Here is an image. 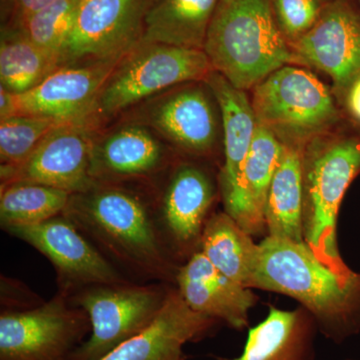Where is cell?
I'll return each mask as SVG.
<instances>
[{"label":"cell","mask_w":360,"mask_h":360,"mask_svg":"<svg viewBox=\"0 0 360 360\" xmlns=\"http://www.w3.org/2000/svg\"><path fill=\"white\" fill-rule=\"evenodd\" d=\"M141 184L96 181L71 194L63 214L130 281L175 285L180 265L158 226L155 186Z\"/></svg>","instance_id":"1"},{"label":"cell","mask_w":360,"mask_h":360,"mask_svg":"<svg viewBox=\"0 0 360 360\" xmlns=\"http://www.w3.org/2000/svg\"><path fill=\"white\" fill-rule=\"evenodd\" d=\"M250 288L293 298L317 328L338 342L359 333L360 272L338 274L304 241L267 236L259 243Z\"/></svg>","instance_id":"2"},{"label":"cell","mask_w":360,"mask_h":360,"mask_svg":"<svg viewBox=\"0 0 360 360\" xmlns=\"http://www.w3.org/2000/svg\"><path fill=\"white\" fill-rule=\"evenodd\" d=\"M303 240L331 269L355 271L341 257L338 219L348 187L360 174V136L333 129L312 137L302 148Z\"/></svg>","instance_id":"3"},{"label":"cell","mask_w":360,"mask_h":360,"mask_svg":"<svg viewBox=\"0 0 360 360\" xmlns=\"http://www.w3.org/2000/svg\"><path fill=\"white\" fill-rule=\"evenodd\" d=\"M203 51L213 70L245 91L278 68L296 65L272 0H220Z\"/></svg>","instance_id":"4"},{"label":"cell","mask_w":360,"mask_h":360,"mask_svg":"<svg viewBox=\"0 0 360 360\" xmlns=\"http://www.w3.org/2000/svg\"><path fill=\"white\" fill-rule=\"evenodd\" d=\"M213 71L202 49L139 42L116 63L90 115L89 125L101 129L161 92L191 82H202Z\"/></svg>","instance_id":"5"},{"label":"cell","mask_w":360,"mask_h":360,"mask_svg":"<svg viewBox=\"0 0 360 360\" xmlns=\"http://www.w3.org/2000/svg\"><path fill=\"white\" fill-rule=\"evenodd\" d=\"M251 91L258 124L283 143L303 146L340 122V110L330 90L304 66L284 65Z\"/></svg>","instance_id":"6"},{"label":"cell","mask_w":360,"mask_h":360,"mask_svg":"<svg viewBox=\"0 0 360 360\" xmlns=\"http://www.w3.org/2000/svg\"><path fill=\"white\" fill-rule=\"evenodd\" d=\"M172 284H96L70 295L89 315L91 331L72 360H101L148 328L165 307Z\"/></svg>","instance_id":"7"},{"label":"cell","mask_w":360,"mask_h":360,"mask_svg":"<svg viewBox=\"0 0 360 360\" xmlns=\"http://www.w3.org/2000/svg\"><path fill=\"white\" fill-rule=\"evenodd\" d=\"M127 113V120L146 125L191 158H212L224 141L219 103L205 80L176 85Z\"/></svg>","instance_id":"8"},{"label":"cell","mask_w":360,"mask_h":360,"mask_svg":"<svg viewBox=\"0 0 360 360\" xmlns=\"http://www.w3.org/2000/svg\"><path fill=\"white\" fill-rule=\"evenodd\" d=\"M90 331L86 312L58 291L39 307L1 310L0 360H72Z\"/></svg>","instance_id":"9"},{"label":"cell","mask_w":360,"mask_h":360,"mask_svg":"<svg viewBox=\"0 0 360 360\" xmlns=\"http://www.w3.org/2000/svg\"><path fill=\"white\" fill-rule=\"evenodd\" d=\"M155 195L158 226L175 262L182 265L200 250L206 222L219 186L207 168L193 160H176Z\"/></svg>","instance_id":"10"},{"label":"cell","mask_w":360,"mask_h":360,"mask_svg":"<svg viewBox=\"0 0 360 360\" xmlns=\"http://www.w3.org/2000/svg\"><path fill=\"white\" fill-rule=\"evenodd\" d=\"M7 233L39 250L53 265L58 291L68 295L96 284L129 283L65 215L32 225L13 227Z\"/></svg>","instance_id":"11"},{"label":"cell","mask_w":360,"mask_h":360,"mask_svg":"<svg viewBox=\"0 0 360 360\" xmlns=\"http://www.w3.org/2000/svg\"><path fill=\"white\" fill-rule=\"evenodd\" d=\"M146 0H82L59 66L118 60L139 44Z\"/></svg>","instance_id":"12"},{"label":"cell","mask_w":360,"mask_h":360,"mask_svg":"<svg viewBox=\"0 0 360 360\" xmlns=\"http://www.w3.org/2000/svg\"><path fill=\"white\" fill-rule=\"evenodd\" d=\"M288 44L296 65L326 73L340 94L360 77V14L343 0L322 7L309 32Z\"/></svg>","instance_id":"13"},{"label":"cell","mask_w":360,"mask_h":360,"mask_svg":"<svg viewBox=\"0 0 360 360\" xmlns=\"http://www.w3.org/2000/svg\"><path fill=\"white\" fill-rule=\"evenodd\" d=\"M99 130L84 123L54 129L21 165L0 169L1 184L30 181L63 189L70 194L89 189L92 151Z\"/></svg>","instance_id":"14"},{"label":"cell","mask_w":360,"mask_h":360,"mask_svg":"<svg viewBox=\"0 0 360 360\" xmlns=\"http://www.w3.org/2000/svg\"><path fill=\"white\" fill-rule=\"evenodd\" d=\"M177 160L175 151L153 130L134 122L99 130L91 160L94 181L150 184Z\"/></svg>","instance_id":"15"},{"label":"cell","mask_w":360,"mask_h":360,"mask_svg":"<svg viewBox=\"0 0 360 360\" xmlns=\"http://www.w3.org/2000/svg\"><path fill=\"white\" fill-rule=\"evenodd\" d=\"M118 60L58 66L34 89L13 94L14 115L89 125L97 96Z\"/></svg>","instance_id":"16"},{"label":"cell","mask_w":360,"mask_h":360,"mask_svg":"<svg viewBox=\"0 0 360 360\" xmlns=\"http://www.w3.org/2000/svg\"><path fill=\"white\" fill-rule=\"evenodd\" d=\"M175 286L194 311L236 329L248 326V315L257 300L251 288L225 276L200 250L180 265Z\"/></svg>","instance_id":"17"},{"label":"cell","mask_w":360,"mask_h":360,"mask_svg":"<svg viewBox=\"0 0 360 360\" xmlns=\"http://www.w3.org/2000/svg\"><path fill=\"white\" fill-rule=\"evenodd\" d=\"M217 322L191 309L174 285L155 321L101 360H174L186 343L205 338Z\"/></svg>","instance_id":"18"},{"label":"cell","mask_w":360,"mask_h":360,"mask_svg":"<svg viewBox=\"0 0 360 360\" xmlns=\"http://www.w3.org/2000/svg\"><path fill=\"white\" fill-rule=\"evenodd\" d=\"M205 82L212 90L221 112L224 160L220 168L219 186L225 210L238 193L257 122L245 90L236 89L215 70Z\"/></svg>","instance_id":"19"},{"label":"cell","mask_w":360,"mask_h":360,"mask_svg":"<svg viewBox=\"0 0 360 360\" xmlns=\"http://www.w3.org/2000/svg\"><path fill=\"white\" fill-rule=\"evenodd\" d=\"M283 148V142L257 123L238 193L224 210L252 236L266 232L267 198Z\"/></svg>","instance_id":"20"},{"label":"cell","mask_w":360,"mask_h":360,"mask_svg":"<svg viewBox=\"0 0 360 360\" xmlns=\"http://www.w3.org/2000/svg\"><path fill=\"white\" fill-rule=\"evenodd\" d=\"M316 328L303 307H270L265 319L250 329L243 354L234 360H312Z\"/></svg>","instance_id":"21"},{"label":"cell","mask_w":360,"mask_h":360,"mask_svg":"<svg viewBox=\"0 0 360 360\" xmlns=\"http://www.w3.org/2000/svg\"><path fill=\"white\" fill-rule=\"evenodd\" d=\"M220 0H146L141 42L202 49Z\"/></svg>","instance_id":"22"},{"label":"cell","mask_w":360,"mask_h":360,"mask_svg":"<svg viewBox=\"0 0 360 360\" xmlns=\"http://www.w3.org/2000/svg\"><path fill=\"white\" fill-rule=\"evenodd\" d=\"M283 144L278 167L270 186L267 198V236L272 238L303 240L302 148Z\"/></svg>","instance_id":"23"},{"label":"cell","mask_w":360,"mask_h":360,"mask_svg":"<svg viewBox=\"0 0 360 360\" xmlns=\"http://www.w3.org/2000/svg\"><path fill=\"white\" fill-rule=\"evenodd\" d=\"M226 212L212 213L201 236L200 250L232 281L250 288L259 243Z\"/></svg>","instance_id":"24"},{"label":"cell","mask_w":360,"mask_h":360,"mask_svg":"<svg viewBox=\"0 0 360 360\" xmlns=\"http://www.w3.org/2000/svg\"><path fill=\"white\" fill-rule=\"evenodd\" d=\"M59 66L58 56L40 49L16 28L2 26L0 86L14 94L34 89Z\"/></svg>","instance_id":"25"},{"label":"cell","mask_w":360,"mask_h":360,"mask_svg":"<svg viewBox=\"0 0 360 360\" xmlns=\"http://www.w3.org/2000/svg\"><path fill=\"white\" fill-rule=\"evenodd\" d=\"M71 194L63 189L30 181L0 186V222L4 231L32 226L63 214Z\"/></svg>","instance_id":"26"},{"label":"cell","mask_w":360,"mask_h":360,"mask_svg":"<svg viewBox=\"0 0 360 360\" xmlns=\"http://www.w3.org/2000/svg\"><path fill=\"white\" fill-rule=\"evenodd\" d=\"M82 0H56L14 26L40 49L60 56ZM7 27V26H6Z\"/></svg>","instance_id":"27"},{"label":"cell","mask_w":360,"mask_h":360,"mask_svg":"<svg viewBox=\"0 0 360 360\" xmlns=\"http://www.w3.org/2000/svg\"><path fill=\"white\" fill-rule=\"evenodd\" d=\"M71 122L32 115L0 120V169L21 165L54 129Z\"/></svg>","instance_id":"28"},{"label":"cell","mask_w":360,"mask_h":360,"mask_svg":"<svg viewBox=\"0 0 360 360\" xmlns=\"http://www.w3.org/2000/svg\"><path fill=\"white\" fill-rule=\"evenodd\" d=\"M274 16L288 42L309 32L322 11L321 0H272Z\"/></svg>","instance_id":"29"},{"label":"cell","mask_w":360,"mask_h":360,"mask_svg":"<svg viewBox=\"0 0 360 360\" xmlns=\"http://www.w3.org/2000/svg\"><path fill=\"white\" fill-rule=\"evenodd\" d=\"M44 300L15 279L1 276L2 310H25L39 307Z\"/></svg>","instance_id":"30"},{"label":"cell","mask_w":360,"mask_h":360,"mask_svg":"<svg viewBox=\"0 0 360 360\" xmlns=\"http://www.w3.org/2000/svg\"><path fill=\"white\" fill-rule=\"evenodd\" d=\"M53 1L56 0H2V9H4L6 20L2 26L14 27L25 18Z\"/></svg>","instance_id":"31"},{"label":"cell","mask_w":360,"mask_h":360,"mask_svg":"<svg viewBox=\"0 0 360 360\" xmlns=\"http://www.w3.org/2000/svg\"><path fill=\"white\" fill-rule=\"evenodd\" d=\"M347 105L350 115L360 122V77L348 89L347 94Z\"/></svg>","instance_id":"32"},{"label":"cell","mask_w":360,"mask_h":360,"mask_svg":"<svg viewBox=\"0 0 360 360\" xmlns=\"http://www.w3.org/2000/svg\"><path fill=\"white\" fill-rule=\"evenodd\" d=\"M11 116H14L13 94L0 86V120Z\"/></svg>","instance_id":"33"},{"label":"cell","mask_w":360,"mask_h":360,"mask_svg":"<svg viewBox=\"0 0 360 360\" xmlns=\"http://www.w3.org/2000/svg\"><path fill=\"white\" fill-rule=\"evenodd\" d=\"M174 360H186V359H184V354H182L181 356L177 357Z\"/></svg>","instance_id":"34"},{"label":"cell","mask_w":360,"mask_h":360,"mask_svg":"<svg viewBox=\"0 0 360 360\" xmlns=\"http://www.w3.org/2000/svg\"><path fill=\"white\" fill-rule=\"evenodd\" d=\"M321 1H326V2H331V1H333V0H321Z\"/></svg>","instance_id":"35"},{"label":"cell","mask_w":360,"mask_h":360,"mask_svg":"<svg viewBox=\"0 0 360 360\" xmlns=\"http://www.w3.org/2000/svg\"><path fill=\"white\" fill-rule=\"evenodd\" d=\"M348 360H352V359H348Z\"/></svg>","instance_id":"36"},{"label":"cell","mask_w":360,"mask_h":360,"mask_svg":"<svg viewBox=\"0 0 360 360\" xmlns=\"http://www.w3.org/2000/svg\"><path fill=\"white\" fill-rule=\"evenodd\" d=\"M359 4H360V0H359Z\"/></svg>","instance_id":"37"}]
</instances>
